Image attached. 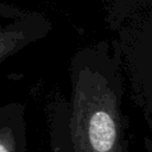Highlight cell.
<instances>
[{"label": "cell", "instance_id": "1", "mask_svg": "<svg viewBox=\"0 0 152 152\" xmlns=\"http://www.w3.org/2000/svg\"><path fill=\"white\" fill-rule=\"evenodd\" d=\"M0 152H25L24 141L19 140L12 131L0 132Z\"/></svg>", "mask_w": 152, "mask_h": 152}]
</instances>
